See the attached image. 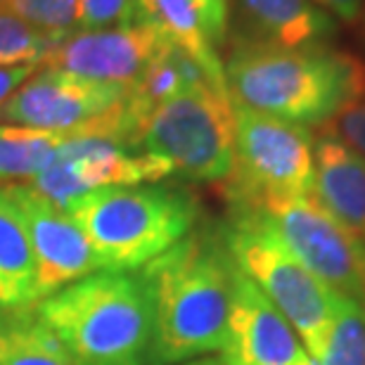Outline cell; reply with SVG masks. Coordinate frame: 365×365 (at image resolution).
<instances>
[{"instance_id":"6da1fadb","label":"cell","mask_w":365,"mask_h":365,"mask_svg":"<svg viewBox=\"0 0 365 365\" xmlns=\"http://www.w3.org/2000/svg\"><path fill=\"white\" fill-rule=\"evenodd\" d=\"M138 273L152 306L148 365H180L221 354L237 273L223 228L190 230Z\"/></svg>"},{"instance_id":"7a4b0ae2","label":"cell","mask_w":365,"mask_h":365,"mask_svg":"<svg viewBox=\"0 0 365 365\" xmlns=\"http://www.w3.org/2000/svg\"><path fill=\"white\" fill-rule=\"evenodd\" d=\"M223 69L235 105L299 126H323L365 95V62L323 43L282 48L247 41L232 50Z\"/></svg>"},{"instance_id":"3957f363","label":"cell","mask_w":365,"mask_h":365,"mask_svg":"<svg viewBox=\"0 0 365 365\" xmlns=\"http://www.w3.org/2000/svg\"><path fill=\"white\" fill-rule=\"evenodd\" d=\"M74 365H148L152 306L140 273L98 271L36 304Z\"/></svg>"},{"instance_id":"277c9868","label":"cell","mask_w":365,"mask_h":365,"mask_svg":"<svg viewBox=\"0 0 365 365\" xmlns=\"http://www.w3.org/2000/svg\"><path fill=\"white\" fill-rule=\"evenodd\" d=\"M93 247L100 271H138L195 228L200 207L185 190L116 185L74 197L62 207Z\"/></svg>"},{"instance_id":"5b68a950","label":"cell","mask_w":365,"mask_h":365,"mask_svg":"<svg viewBox=\"0 0 365 365\" xmlns=\"http://www.w3.org/2000/svg\"><path fill=\"white\" fill-rule=\"evenodd\" d=\"M223 235L237 268L282 313L318 363L339 294L299 264L259 207H230V223Z\"/></svg>"},{"instance_id":"8992f818","label":"cell","mask_w":365,"mask_h":365,"mask_svg":"<svg viewBox=\"0 0 365 365\" xmlns=\"http://www.w3.org/2000/svg\"><path fill=\"white\" fill-rule=\"evenodd\" d=\"M140 150L164 159L182 178L228 180L235 169V109L228 88L202 83L162 102L145 123Z\"/></svg>"},{"instance_id":"52a82bcc","label":"cell","mask_w":365,"mask_h":365,"mask_svg":"<svg viewBox=\"0 0 365 365\" xmlns=\"http://www.w3.org/2000/svg\"><path fill=\"white\" fill-rule=\"evenodd\" d=\"M235 169L228 178L230 207H264L313 195L316 143L299 123L235 105Z\"/></svg>"},{"instance_id":"ba28073f","label":"cell","mask_w":365,"mask_h":365,"mask_svg":"<svg viewBox=\"0 0 365 365\" xmlns=\"http://www.w3.org/2000/svg\"><path fill=\"white\" fill-rule=\"evenodd\" d=\"M259 209L306 271L334 294L365 302V259L359 245L313 195L264 204Z\"/></svg>"},{"instance_id":"9c48e42d","label":"cell","mask_w":365,"mask_h":365,"mask_svg":"<svg viewBox=\"0 0 365 365\" xmlns=\"http://www.w3.org/2000/svg\"><path fill=\"white\" fill-rule=\"evenodd\" d=\"M171 166L148 152L105 138L74 135L62 143L50 164L29 185L46 195L57 207L100 187L145 185L169 176Z\"/></svg>"},{"instance_id":"30bf717a","label":"cell","mask_w":365,"mask_h":365,"mask_svg":"<svg viewBox=\"0 0 365 365\" xmlns=\"http://www.w3.org/2000/svg\"><path fill=\"white\" fill-rule=\"evenodd\" d=\"M3 187L24 223L41 299L100 271L93 247L67 211L29 182H12Z\"/></svg>"},{"instance_id":"8fae6325","label":"cell","mask_w":365,"mask_h":365,"mask_svg":"<svg viewBox=\"0 0 365 365\" xmlns=\"http://www.w3.org/2000/svg\"><path fill=\"white\" fill-rule=\"evenodd\" d=\"M123 95V86L88 81L48 67L19 86L17 93L0 109V119L10 121L12 126L76 135L119 105Z\"/></svg>"},{"instance_id":"7c38bea8","label":"cell","mask_w":365,"mask_h":365,"mask_svg":"<svg viewBox=\"0 0 365 365\" xmlns=\"http://www.w3.org/2000/svg\"><path fill=\"white\" fill-rule=\"evenodd\" d=\"M164 43L166 38L162 34L138 21L100 31H76L55 43L43 64L88 81L128 88L155 60Z\"/></svg>"},{"instance_id":"4fadbf2b","label":"cell","mask_w":365,"mask_h":365,"mask_svg":"<svg viewBox=\"0 0 365 365\" xmlns=\"http://www.w3.org/2000/svg\"><path fill=\"white\" fill-rule=\"evenodd\" d=\"M223 365H311L299 334L268 297L237 268Z\"/></svg>"},{"instance_id":"5bb4252c","label":"cell","mask_w":365,"mask_h":365,"mask_svg":"<svg viewBox=\"0 0 365 365\" xmlns=\"http://www.w3.org/2000/svg\"><path fill=\"white\" fill-rule=\"evenodd\" d=\"M313 157V200L349 232L365 259V162L341 143L323 135Z\"/></svg>"},{"instance_id":"9a60e30c","label":"cell","mask_w":365,"mask_h":365,"mask_svg":"<svg viewBox=\"0 0 365 365\" xmlns=\"http://www.w3.org/2000/svg\"><path fill=\"white\" fill-rule=\"evenodd\" d=\"M135 21L152 26L195 57L211 78L225 83V69L209 36L200 0H135Z\"/></svg>"},{"instance_id":"2e32d148","label":"cell","mask_w":365,"mask_h":365,"mask_svg":"<svg viewBox=\"0 0 365 365\" xmlns=\"http://www.w3.org/2000/svg\"><path fill=\"white\" fill-rule=\"evenodd\" d=\"M41 302L36 264L17 207L0 187V311L24 309Z\"/></svg>"},{"instance_id":"e0dca14e","label":"cell","mask_w":365,"mask_h":365,"mask_svg":"<svg viewBox=\"0 0 365 365\" xmlns=\"http://www.w3.org/2000/svg\"><path fill=\"white\" fill-rule=\"evenodd\" d=\"M247 21L266 43L282 48H302L320 43L332 31V19L311 0H240Z\"/></svg>"},{"instance_id":"ac0fdd59","label":"cell","mask_w":365,"mask_h":365,"mask_svg":"<svg viewBox=\"0 0 365 365\" xmlns=\"http://www.w3.org/2000/svg\"><path fill=\"white\" fill-rule=\"evenodd\" d=\"M0 365H74L36 306L0 311Z\"/></svg>"},{"instance_id":"d6986e66","label":"cell","mask_w":365,"mask_h":365,"mask_svg":"<svg viewBox=\"0 0 365 365\" xmlns=\"http://www.w3.org/2000/svg\"><path fill=\"white\" fill-rule=\"evenodd\" d=\"M69 135L26 126H0V185L31 182L50 164Z\"/></svg>"},{"instance_id":"ffe728a7","label":"cell","mask_w":365,"mask_h":365,"mask_svg":"<svg viewBox=\"0 0 365 365\" xmlns=\"http://www.w3.org/2000/svg\"><path fill=\"white\" fill-rule=\"evenodd\" d=\"M316 365H365V302L337 297L323 356Z\"/></svg>"},{"instance_id":"44dd1931","label":"cell","mask_w":365,"mask_h":365,"mask_svg":"<svg viewBox=\"0 0 365 365\" xmlns=\"http://www.w3.org/2000/svg\"><path fill=\"white\" fill-rule=\"evenodd\" d=\"M53 48L55 41L48 34L0 7V67H19V64L38 67Z\"/></svg>"},{"instance_id":"7402d4cb","label":"cell","mask_w":365,"mask_h":365,"mask_svg":"<svg viewBox=\"0 0 365 365\" xmlns=\"http://www.w3.org/2000/svg\"><path fill=\"white\" fill-rule=\"evenodd\" d=\"M0 7L41 29L55 43L76 34L83 21V0H7Z\"/></svg>"},{"instance_id":"603a6c76","label":"cell","mask_w":365,"mask_h":365,"mask_svg":"<svg viewBox=\"0 0 365 365\" xmlns=\"http://www.w3.org/2000/svg\"><path fill=\"white\" fill-rule=\"evenodd\" d=\"M320 133L323 138H332V140L341 143L365 162V95L359 100H351L337 114H332L320 126Z\"/></svg>"},{"instance_id":"cb8c5ba5","label":"cell","mask_w":365,"mask_h":365,"mask_svg":"<svg viewBox=\"0 0 365 365\" xmlns=\"http://www.w3.org/2000/svg\"><path fill=\"white\" fill-rule=\"evenodd\" d=\"M135 21V0H83V31L128 26Z\"/></svg>"},{"instance_id":"d4e9b609","label":"cell","mask_w":365,"mask_h":365,"mask_svg":"<svg viewBox=\"0 0 365 365\" xmlns=\"http://www.w3.org/2000/svg\"><path fill=\"white\" fill-rule=\"evenodd\" d=\"M204 19H207L209 36L214 46L223 43L225 29H228V0H200Z\"/></svg>"},{"instance_id":"484cf974","label":"cell","mask_w":365,"mask_h":365,"mask_svg":"<svg viewBox=\"0 0 365 365\" xmlns=\"http://www.w3.org/2000/svg\"><path fill=\"white\" fill-rule=\"evenodd\" d=\"M36 71V64H19V67H0V109L7 105L17 88L24 81L31 78Z\"/></svg>"},{"instance_id":"4316f807","label":"cell","mask_w":365,"mask_h":365,"mask_svg":"<svg viewBox=\"0 0 365 365\" xmlns=\"http://www.w3.org/2000/svg\"><path fill=\"white\" fill-rule=\"evenodd\" d=\"M316 5L325 7L334 17L341 19L344 24H356L363 14V0H313Z\"/></svg>"},{"instance_id":"83f0119b","label":"cell","mask_w":365,"mask_h":365,"mask_svg":"<svg viewBox=\"0 0 365 365\" xmlns=\"http://www.w3.org/2000/svg\"><path fill=\"white\" fill-rule=\"evenodd\" d=\"M180 365H223V361L221 359H197V361H187Z\"/></svg>"},{"instance_id":"f1b7e54d","label":"cell","mask_w":365,"mask_h":365,"mask_svg":"<svg viewBox=\"0 0 365 365\" xmlns=\"http://www.w3.org/2000/svg\"><path fill=\"white\" fill-rule=\"evenodd\" d=\"M7 3V0H0V5H5Z\"/></svg>"}]
</instances>
